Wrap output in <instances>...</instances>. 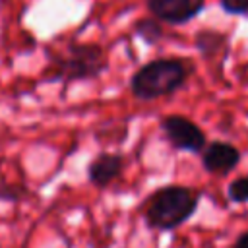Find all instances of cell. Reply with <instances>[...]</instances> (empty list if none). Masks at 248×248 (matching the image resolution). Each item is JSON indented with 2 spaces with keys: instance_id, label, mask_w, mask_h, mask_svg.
<instances>
[{
  "instance_id": "6da1fadb",
  "label": "cell",
  "mask_w": 248,
  "mask_h": 248,
  "mask_svg": "<svg viewBox=\"0 0 248 248\" xmlns=\"http://www.w3.org/2000/svg\"><path fill=\"white\" fill-rule=\"evenodd\" d=\"M196 66L188 58H155L140 66L130 78V91L140 101H153L176 93L186 85Z\"/></svg>"
},
{
  "instance_id": "7a4b0ae2",
  "label": "cell",
  "mask_w": 248,
  "mask_h": 248,
  "mask_svg": "<svg viewBox=\"0 0 248 248\" xmlns=\"http://www.w3.org/2000/svg\"><path fill=\"white\" fill-rule=\"evenodd\" d=\"M200 205V194L180 184H167L149 194L143 205L145 225L153 231H174L184 225Z\"/></svg>"
},
{
  "instance_id": "3957f363",
  "label": "cell",
  "mask_w": 248,
  "mask_h": 248,
  "mask_svg": "<svg viewBox=\"0 0 248 248\" xmlns=\"http://www.w3.org/2000/svg\"><path fill=\"white\" fill-rule=\"evenodd\" d=\"M108 68L105 48L97 43H70L64 52L50 54L46 68L48 79H60L64 83L99 78Z\"/></svg>"
},
{
  "instance_id": "277c9868",
  "label": "cell",
  "mask_w": 248,
  "mask_h": 248,
  "mask_svg": "<svg viewBox=\"0 0 248 248\" xmlns=\"http://www.w3.org/2000/svg\"><path fill=\"white\" fill-rule=\"evenodd\" d=\"M161 130L165 140L178 151L202 153L207 143L205 132L184 114H167L161 118Z\"/></svg>"
},
{
  "instance_id": "5b68a950",
  "label": "cell",
  "mask_w": 248,
  "mask_h": 248,
  "mask_svg": "<svg viewBox=\"0 0 248 248\" xmlns=\"http://www.w3.org/2000/svg\"><path fill=\"white\" fill-rule=\"evenodd\" d=\"M205 0H145L147 12L170 25H182L202 14Z\"/></svg>"
},
{
  "instance_id": "8992f818",
  "label": "cell",
  "mask_w": 248,
  "mask_h": 248,
  "mask_svg": "<svg viewBox=\"0 0 248 248\" xmlns=\"http://www.w3.org/2000/svg\"><path fill=\"white\" fill-rule=\"evenodd\" d=\"M202 165L209 174L215 176H227L229 172H232L238 163H240V149L232 143L227 141H211L205 143V147L202 149Z\"/></svg>"
},
{
  "instance_id": "52a82bcc",
  "label": "cell",
  "mask_w": 248,
  "mask_h": 248,
  "mask_svg": "<svg viewBox=\"0 0 248 248\" xmlns=\"http://www.w3.org/2000/svg\"><path fill=\"white\" fill-rule=\"evenodd\" d=\"M122 170H124V155L103 151L87 165V180L97 188H107L122 174Z\"/></svg>"
},
{
  "instance_id": "ba28073f",
  "label": "cell",
  "mask_w": 248,
  "mask_h": 248,
  "mask_svg": "<svg viewBox=\"0 0 248 248\" xmlns=\"http://www.w3.org/2000/svg\"><path fill=\"white\" fill-rule=\"evenodd\" d=\"M194 45L198 48V52L211 60L217 56H225L229 52V39L225 33H219L215 29H202L196 33L194 37Z\"/></svg>"
},
{
  "instance_id": "9c48e42d",
  "label": "cell",
  "mask_w": 248,
  "mask_h": 248,
  "mask_svg": "<svg viewBox=\"0 0 248 248\" xmlns=\"http://www.w3.org/2000/svg\"><path fill=\"white\" fill-rule=\"evenodd\" d=\"M136 33L140 35V39L147 45H155L163 39L165 35V29H163V23L159 19H155L153 16L151 17H143L140 21H136Z\"/></svg>"
},
{
  "instance_id": "30bf717a",
  "label": "cell",
  "mask_w": 248,
  "mask_h": 248,
  "mask_svg": "<svg viewBox=\"0 0 248 248\" xmlns=\"http://www.w3.org/2000/svg\"><path fill=\"white\" fill-rule=\"evenodd\" d=\"M227 198L232 203H246L248 202V174L238 176L227 186Z\"/></svg>"
},
{
  "instance_id": "8fae6325",
  "label": "cell",
  "mask_w": 248,
  "mask_h": 248,
  "mask_svg": "<svg viewBox=\"0 0 248 248\" xmlns=\"http://www.w3.org/2000/svg\"><path fill=\"white\" fill-rule=\"evenodd\" d=\"M219 6L232 16L248 14V0H219Z\"/></svg>"
},
{
  "instance_id": "7c38bea8",
  "label": "cell",
  "mask_w": 248,
  "mask_h": 248,
  "mask_svg": "<svg viewBox=\"0 0 248 248\" xmlns=\"http://www.w3.org/2000/svg\"><path fill=\"white\" fill-rule=\"evenodd\" d=\"M23 194H25V188H23V186H2V190H0V200L17 202Z\"/></svg>"
},
{
  "instance_id": "4fadbf2b",
  "label": "cell",
  "mask_w": 248,
  "mask_h": 248,
  "mask_svg": "<svg viewBox=\"0 0 248 248\" xmlns=\"http://www.w3.org/2000/svg\"><path fill=\"white\" fill-rule=\"evenodd\" d=\"M232 248H248V231H244V232L238 234V238L234 240V246Z\"/></svg>"
}]
</instances>
